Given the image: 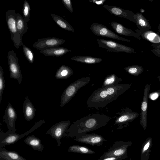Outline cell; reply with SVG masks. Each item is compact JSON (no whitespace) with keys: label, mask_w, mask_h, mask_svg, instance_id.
Returning <instances> with one entry per match:
<instances>
[{"label":"cell","mask_w":160,"mask_h":160,"mask_svg":"<svg viewBox=\"0 0 160 160\" xmlns=\"http://www.w3.org/2000/svg\"><path fill=\"white\" fill-rule=\"evenodd\" d=\"M132 86V83L110 85L94 91L87 100L88 107L98 108L105 107L115 100Z\"/></svg>","instance_id":"6da1fadb"},{"label":"cell","mask_w":160,"mask_h":160,"mask_svg":"<svg viewBox=\"0 0 160 160\" xmlns=\"http://www.w3.org/2000/svg\"><path fill=\"white\" fill-rule=\"evenodd\" d=\"M112 118L104 114H93L77 120L67 129V137L75 138L82 133L96 130L106 125Z\"/></svg>","instance_id":"7a4b0ae2"},{"label":"cell","mask_w":160,"mask_h":160,"mask_svg":"<svg viewBox=\"0 0 160 160\" xmlns=\"http://www.w3.org/2000/svg\"><path fill=\"white\" fill-rule=\"evenodd\" d=\"M45 120L42 119L37 122L28 131L23 134H19L14 132L8 131L4 132H0V148L13 144L20 139L32 132L45 122Z\"/></svg>","instance_id":"3957f363"},{"label":"cell","mask_w":160,"mask_h":160,"mask_svg":"<svg viewBox=\"0 0 160 160\" xmlns=\"http://www.w3.org/2000/svg\"><path fill=\"white\" fill-rule=\"evenodd\" d=\"M90 80L89 77L83 78L76 80L67 87L61 95L60 107L62 108L67 104L76 95L78 91L88 84Z\"/></svg>","instance_id":"277c9868"},{"label":"cell","mask_w":160,"mask_h":160,"mask_svg":"<svg viewBox=\"0 0 160 160\" xmlns=\"http://www.w3.org/2000/svg\"><path fill=\"white\" fill-rule=\"evenodd\" d=\"M16 14L14 10H8L5 13V17L11 35V39L13 42L15 47L18 48L20 46H22L23 43L17 28Z\"/></svg>","instance_id":"5b68a950"},{"label":"cell","mask_w":160,"mask_h":160,"mask_svg":"<svg viewBox=\"0 0 160 160\" xmlns=\"http://www.w3.org/2000/svg\"><path fill=\"white\" fill-rule=\"evenodd\" d=\"M7 57L10 78L17 80L20 84L22 82V75L18 58L13 50L8 52Z\"/></svg>","instance_id":"8992f818"},{"label":"cell","mask_w":160,"mask_h":160,"mask_svg":"<svg viewBox=\"0 0 160 160\" xmlns=\"http://www.w3.org/2000/svg\"><path fill=\"white\" fill-rule=\"evenodd\" d=\"M132 144V142L131 141H116L112 146L101 157L102 158L111 157H128L127 155L128 148Z\"/></svg>","instance_id":"52a82bcc"},{"label":"cell","mask_w":160,"mask_h":160,"mask_svg":"<svg viewBox=\"0 0 160 160\" xmlns=\"http://www.w3.org/2000/svg\"><path fill=\"white\" fill-rule=\"evenodd\" d=\"M70 123V120L60 121L51 127L46 133L50 135L55 139L57 142L58 146L59 147L61 144V139L65 135Z\"/></svg>","instance_id":"ba28073f"},{"label":"cell","mask_w":160,"mask_h":160,"mask_svg":"<svg viewBox=\"0 0 160 160\" xmlns=\"http://www.w3.org/2000/svg\"><path fill=\"white\" fill-rule=\"evenodd\" d=\"M96 40L99 47L104 48L109 52L136 53L133 48L112 41L103 39H97Z\"/></svg>","instance_id":"9c48e42d"},{"label":"cell","mask_w":160,"mask_h":160,"mask_svg":"<svg viewBox=\"0 0 160 160\" xmlns=\"http://www.w3.org/2000/svg\"><path fill=\"white\" fill-rule=\"evenodd\" d=\"M119 116L115 121L114 124L118 127L117 129H121L128 126L130 122L138 117L139 114L132 111L130 108L126 107L121 112L117 113Z\"/></svg>","instance_id":"30bf717a"},{"label":"cell","mask_w":160,"mask_h":160,"mask_svg":"<svg viewBox=\"0 0 160 160\" xmlns=\"http://www.w3.org/2000/svg\"><path fill=\"white\" fill-rule=\"evenodd\" d=\"M90 28L95 35L127 42L131 41L120 36L104 25L97 22L92 23Z\"/></svg>","instance_id":"8fae6325"},{"label":"cell","mask_w":160,"mask_h":160,"mask_svg":"<svg viewBox=\"0 0 160 160\" xmlns=\"http://www.w3.org/2000/svg\"><path fill=\"white\" fill-rule=\"evenodd\" d=\"M77 142L92 146L102 145L103 142L107 141L102 136L96 133H84L79 134L75 137Z\"/></svg>","instance_id":"7c38bea8"},{"label":"cell","mask_w":160,"mask_h":160,"mask_svg":"<svg viewBox=\"0 0 160 160\" xmlns=\"http://www.w3.org/2000/svg\"><path fill=\"white\" fill-rule=\"evenodd\" d=\"M65 42L64 39L55 37L41 38L33 44V46L40 51L52 47H59Z\"/></svg>","instance_id":"4fadbf2b"},{"label":"cell","mask_w":160,"mask_h":160,"mask_svg":"<svg viewBox=\"0 0 160 160\" xmlns=\"http://www.w3.org/2000/svg\"><path fill=\"white\" fill-rule=\"evenodd\" d=\"M150 86L148 84L145 85L143 90L142 100L141 103L140 124L144 130L146 129L147 123V111L149 92Z\"/></svg>","instance_id":"5bb4252c"},{"label":"cell","mask_w":160,"mask_h":160,"mask_svg":"<svg viewBox=\"0 0 160 160\" xmlns=\"http://www.w3.org/2000/svg\"><path fill=\"white\" fill-rule=\"evenodd\" d=\"M17 118L16 111L9 102L5 109L3 118L4 121L7 125L8 131L16 132V121Z\"/></svg>","instance_id":"9a60e30c"},{"label":"cell","mask_w":160,"mask_h":160,"mask_svg":"<svg viewBox=\"0 0 160 160\" xmlns=\"http://www.w3.org/2000/svg\"><path fill=\"white\" fill-rule=\"evenodd\" d=\"M103 6L112 14L123 18L136 23L135 13L132 11L111 5H103Z\"/></svg>","instance_id":"2e32d148"},{"label":"cell","mask_w":160,"mask_h":160,"mask_svg":"<svg viewBox=\"0 0 160 160\" xmlns=\"http://www.w3.org/2000/svg\"><path fill=\"white\" fill-rule=\"evenodd\" d=\"M111 25L115 32L120 35L133 37L139 40L141 39L140 36L138 33L126 28L120 23L113 21L111 22Z\"/></svg>","instance_id":"e0dca14e"},{"label":"cell","mask_w":160,"mask_h":160,"mask_svg":"<svg viewBox=\"0 0 160 160\" xmlns=\"http://www.w3.org/2000/svg\"><path fill=\"white\" fill-rule=\"evenodd\" d=\"M71 51L70 49L56 47L43 49L40 51V52L45 56L61 57Z\"/></svg>","instance_id":"ac0fdd59"},{"label":"cell","mask_w":160,"mask_h":160,"mask_svg":"<svg viewBox=\"0 0 160 160\" xmlns=\"http://www.w3.org/2000/svg\"><path fill=\"white\" fill-rule=\"evenodd\" d=\"M23 111L25 119L30 121L34 117L36 110L28 97L25 98L23 106Z\"/></svg>","instance_id":"d6986e66"},{"label":"cell","mask_w":160,"mask_h":160,"mask_svg":"<svg viewBox=\"0 0 160 160\" xmlns=\"http://www.w3.org/2000/svg\"><path fill=\"white\" fill-rule=\"evenodd\" d=\"M142 38L154 44L160 43V35L158 33L150 30L142 31L139 29L135 30Z\"/></svg>","instance_id":"ffe728a7"},{"label":"cell","mask_w":160,"mask_h":160,"mask_svg":"<svg viewBox=\"0 0 160 160\" xmlns=\"http://www.w3.org/2000/svg\"><path fill=\"white\" fill-rule=\"evenodd\" d=\"M136 24L138 29L142 31L150 30L151 25L148 20L140 12H137L135 14Z\"/></svg>","instance_id":"44dd1931"},{"label":"cell","mask_w":160,"mask_h":160,"mask_svg":"<svg viewBox=\"0 0 160 160\" xmlns=\"http://www.w3.org/2000/svg\"><path fill=\"white\" fill-rule=\"evenodd\" d=\"M0 157L5 160H27L18 152L0 148Z\"/></svg>","instance_id":"7402d4cb"},{"label":"cell","mask_w":160,"mask_h":160,"mask_svg":"<svg viewBox=\"0 0 160 160\" xmlns=\"http://www.w3.org/2000/svg\"><path fill=\"white\" fill-rule=\"evenodd\" d=\"M26 144L31 146L33 150L42 152L44 146L42 144L41 140L33 135L28 136L24 140Z\"/></svg>","instance_id":"603a6c76"},{"label":"cell","mask_w":160,"mask_h":160,"mask_svg":"<svg viewBox=\"0 0 160 160\" xmlns=\"http://www.w3.org/2000/svg\"><path fill=\"white\" fill-rule=\"evenodd\" d=\"M152 146V138L151 137L147 138L142 145L140 154V160H148Z\"/></svg>","instance_id":"cb8c5ba5"},{"label":"cell","mask_w":160,"mask_h":160,"mask_svg":"<svg viewBox=\"0 0 160 160\" xmlns=\"http://www.w3.org/2000/svg\"><path fill=\"white\" fill-rule=\"evenodd\" d=\"M73 73V71L71 68L68 66L62 65L56 72L55 77L57 79H67L71 76Z\"/></svg>","instance_id":"d4e9b609"},{"label":"cell","mask_w":160,"mask_h":160,"mask_svg":"<svg viewBox=\"0 0 160 160\" xmlns=\"http://www.w3.org/2000/svg\"><path fill=\"white\" fill-rule=\"evenodd\" d=\"M55 23L62 28L72 32L74 29L62 17L56 14L50 13Z\"/></svg>","instance_id":"484cf974"},{"label":"cell","mask_w":160,"mask_h":160,"mask_svg":"<svg viewBox=\"0 0 160 160\" xmlns=\"http://www.w3.org/2000/svg\"><path fill=\"white\" fill-rule=\"evenodd\" d=\"M72 60L82 63L93 64L100 63L102 59L99 58H95L88 56H78L72 57Z\"/></svg>","instance_id":"4316f807"},{"label":"cell","mask_w":160,"mask_h":160,"mask_svg":"<svg viewBox=\"0 0 160 160\" xmlns=\"http://www.w3.org/2000/svg\"><path fill=\"white\" fill-rule=\"evenodd\" d=\"M16 26L21 38L28 31V27L23 17L18 13L16 14Z\"/></svg>","instance_id":"83f0119b"},{"label":"cell","mask_w":160,"mask_h":160,"mask_svg":"<svg viewBox=\"0 0 160 160\" xmlns=\"http://www.w3.org/2000/svg\"><path fill=\"white\" fill-rule=\"evenodd\" d=\"M68 152L78 153L82 154H92L95 153V152L84 146L73 145L70 146L68 149Z\"/></svg>","instance_id":"f1b7e54d"},{"label":"cell","mask_w":160,"mask_h":160,"mask_svg":"<svg viewBox=\"0 0 160 160\" xmlns=\"http://www.w3.org/2000/svg\"><path fill=\"white\" fill-rule=\"evenodd\" d=\"M122 81L121 78H118L114 74H111L106 77L103 83L102 87L110 85H115L119 84Z\"/></svg>","instance_id":"f546056e"},{"label":"cell","mask_w":160,"mask_h":160,"mask_svg":"<svg viewBox=\"0 0 160 160\" xmlns=\"http://www.w3.org/2000/svg\"><path fill=\"white\" fill-rule=\"evenodd\" d=\"M124 69L130 74L135 76L140 74L144 71L143 68L139 65L128 66L124 68Z\"/></svg>","instance_id":"4dcf8cb0"},{"label":"cell","mask_w":160,"mask_h":160,"mask_svg":"<svg viewBox=\"0 0 160 160\" xmlns=\"http://www.w3.org/2000/svg\"><path fill=\"white\" fill-rule=\"evenodd\" d=\"M23 18L27 22H29L30 18V7L28 1L25 0L23 5Z\"/></svg>","instance_id":"1f68e13d"},{"label":"cell","mask_w":160,"mask_h":160,"mask_svg":"<svg viewBox=\"0 0 160 160\" xmlns=\"http://www.w3.org/2000/svg\"><path fill=\"white\" fill-rule=\"evenodd\" d=\"M22 46L23 51L26 58L30 63H33L34 60V55L33 52L24 44Z\"/></svg>","instance_id":"d6a6232c"},{"label":"cell","mask_w":160,"mask_h":160,"mask_svg":"<svg viewBox=\"0 0 160 160\" xmlns=\"http://www.w3.org/2000/svg\"><path fill=\"white\" fill-rule=\"evenodd\" d=\"M5 88V81L3 71L2 67L0 66V104L1 103L3 92Z\"/></svg>","instance_id":"836d02e7"},{"label":"cell","mask_w":160,"mask_h":160,"mask_svg":"<svg viewBox=\"0 0 160 160\" xmlns=\"http://www.w3.org/2000/svg\"><path fill=\"white\" fill-rule=\"evenodd\" d=\"M153 48L151 50L156 56L160 57V43H153L151 45Z\"/></svg>","instance_id":"e575fe53"},{"label":"cell","mask_w":160,"mask_h":160,"mask_svg":"<svg viewBox=\"0 0 160 160\" xmlns=\"http://www.w3.org/2000/svg\"><path fill=\"white\" fill-rule=\"evenodd\" d=\"M62 1L63 4L69 11L71 13L73 12L72 2L70 0H62Z\"/></svg>","instance_id":"d590c367"},{"label":"cell","mask_w":160,"mask_h":160,"mask_svg":"<svg viewBox=\"0 0 160 160\" xmlns=\"http://www.w3.org/2000/svg\"><path fill=\"white\" fill-rule=\"evenodd\" d=\"M160 96V86L156 92L151 93L149 94V98L152 100L157 99Z\"/></svg>","instance_id":"8d00e7d4"},{"label":"cell","mask_w":160,"mask_h":160,"mask_svg":"<svg viewBox=\"0 0 160 160\" xmlns=\"http://www.w3.org/2000/svg\"><path fill=\"white\" fill-rule=\"evenodd\" d=\"M127 157H100V158L98 160H124Z\"/></svg>","instance_id":"74e56055"},{"label":"cell","mask_w":160,"mask_h":160,"mask_svg":"<svg viewBox=\"0 0 160 160\" xmlns=\"http://www.w3.org/2000/svg\"><path fill=\"white\" fill-rule=\"evenodd\" d=\"M106 1V0H92L89 1L90 2H92L95 3L98 5H102L103 3Z\"/></svg>","instance_id":"f35d334b"},{"label":"cell","mask_w":160,"mask_h":160,"mask_svg":"<svg viewBox=\"0 0 160 160\" xmlns=\"http://www.w3.org/2000/svg\"><path fill=\"white\" fill-rule=\"evenodd\" d=\"M158 30L159 33H160V23L159 24L158 27Z\"/></svg>","instance_id":"ab89813d"},{"label":"cell","mask_w":160,"mask_h":160,"mask_svg":"<svg viewBox=\"0 0 160 160\" xmlns=\"http://www.w3.org/2000/svg\"><path fill=\"white\" fill-rule=\"evenodd\" d=\"M157 78L159 81L160 82V76H158V77Z\"/></svg>","instance_id":"60d3db41"},{"label":"cell","mask_w":160,"mask_h":160,"mask_svg":"<svg viewBox=\"0 0 160 160\" xmlns=\"http://www.w3.org/2000/svg\"><path fill=\"white\" fill-rule=\"evenodd\" d=\"M0 160H5L4 158H2L0 157Z\"/></svg>","instance_id":"b9f144b4"},{"label":"cell","mask_w":160,"mask_h":160,"mask_svg":"<svg viewBox=\"0 0 160 160\" xmlns=\"http://www.w3.org/2000/svg\"></svg>","instance_id":"7bdbcfd3"}]
</instances>
